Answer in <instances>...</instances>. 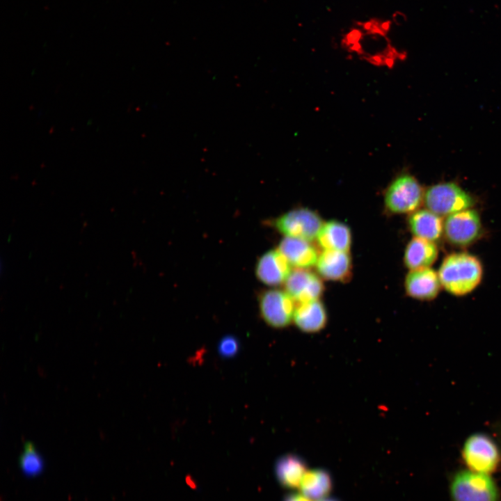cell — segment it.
Segmentation results:
<instances>
[{"label":"cell","instance_id":"5bb4252c","mask_svg":"<svg viewBox=\"0 0 501 501\" xmlns=\"http://www.w3.org/2000/svg\"><path fill=\"white\" fill-rule=\"evenodd\" d=\"M408 225L415 237L432 242L439 240L444 232L440 216L425 209H418L408 215Z\"/></svg>","mask_w":501,"mask_h":501},{"label":"cell","instance_id":"30bf717a","mask_svg":"<svg viewBox=\"0 0 501 501\" xmlns=\"http://www.w3.org/2000/svg\"><path fill=\"white\" fill-rule=\"evenodd\" d=\"M318 275L327 280L345 283L352 274V262L349 252L324 250L315 264Z\"/></svg>","mask_w":501,"mask_h":501},{"label":"cell","instance_id":"d6986e66","mask_svg":"<svg viewBox=\"0 0 501 501\" xmlns=\"http://www.w3.org/2000/svg\"><path fill=\"white\" fill-rule=\"evenodd\" d=\"M331 488V477L323 469L307 470L299 485L301 493L316 501L326 498Z\"/></svg>","mask_w":501,"mask_h":501},{"label":"cell","instance_id":"7a4b0ae2","mask_svg":"<svg viewBox=\"0 0 501 501\" xmlns=\"http://www.w3.org/2000/svg\"><path fill=\"white\" fill-rule=\"evenodd\" d=\"M424 191L418 180L408 173L394 178L384 192V205L390 214H411L424 201Z\"/></svg>","mask_w":501,"mask_h":501},{"label":"cell","instance_id":"9c48e42d","mask_svg":"<svg viewBox=\"0 0 501 501\" xmlns=\"http://www.w3.org/2000/svg\"><path fill=\"white\" fill-rule=\"evenodd\" d=\"M284 285L286 292L298 304L319 300L324 290L321 277L308 269H292Z\"/></svg>","mask_w":501,"mask_h":501},{"label":"cell","instance_id":"7402d4cb","mask_svg":"<svg viewBox=\"0 0 501 501\" xmlns=\"http://www.w3.org/2000/svg\"><path fill=\"white\" fill-rule=\"evenodd\" d=\"M284 501H313L303 493H292L287 495Z\"/></svg>","mask_w":501,"mask_h":501},{"label":"cell","instance_id":"4fadbf2b","mask_svg":"<svg viewBox=\"0 0 501 501\" xmlns=\"http://www.w3.org/2000/svg\"><path fill=\"white\" fill-rule=\"evenodd\" d=\"M292 267L309 269L315 266L319 254L310 241L285 237L277 248Z\"/></svg>","mask_w":501,"mask_h":501},{"label":"cell","instance_id":"ffe728a7","mask_svg":"<svg viewBox=\"0 0 501 501\" xmlns=\"http://www.w3.org/2000/svg\"><path fill=\"white\" fill-rule=\"evenodd\" d=\"M19 463L22 471L29 475L38 473L42 469V459L31 443L27 442L24 445Z\"/></svg>","mask_w":501,"mask_h":501},{"label":"cell","instance_id":"2e32d148","mask_svg":"<svg viewBox=\"0 0 501 501\" xmlns=\"http://www.w3.org/2000/svg\"><path fill=\"white\" fill-rule=\"evenodd\" d=\"M316 240L324 250L349 252L351 245V230L344 223L328 221L324 223Z\"/></svg>","mask_w":501,"mask_h":501},{"label":"cell","instance_id":"8fae6325","mask_svg":"<svg viewBox=\"0 0 501 501\" xmlns=\"http://www.w3.org/2000/svg\"><path fill=\"white\" fill-rule=\"evenodd\" d=\"M292 266L278 250H270L257 260L255 269L257 278L269 286L285 283L292 271Z\"/></svg>","mask_w":501,"mask_h":501},{"label":"cell","instance_id":"e0dca14e","mask_svg":"<svg viewBox=\"0 0 501 501\" xmlns=\"http://www.w3.org/2000/svg\"><path fill=\"white\" fill-rule=\"evenodd\" d=\"M438 255V250L434 242L414 237L406 246L404 262L410 270L429 268L437 260Z\"/></svg>","mask_w":501,"mask_h":501},{"label":"cell","instance_id":"6da1fadb","mask_svg":"<svg viewBox=\"0 0 501 501\" xmlns=\"http://www.w3.org/2000/svg\"><path fill=\"white\" fill-rule=\"evenodd\" d=\"M438 274L441 285L447 292L454 296H463L479 285L482 279L483 267L476 256L467 253H454L444 258Z\"/></svg>","mask_w":501,"mask_h":501},{"label":"cell","instance_id":"ba28073f","mask_svg":"<svg viewBox=\"0 0 501 501\" xmlns=\"http://www.w3.org/2000/svg\"><path fill=\"white\" fill-rule=\"evenodd\" d=\"M482 231V223L477 211L461 210L447 216L444 222V233L450 243L466 246L477 240Z\"/></svg>","mask_w":501,"mask_h":501},{"label":"cell","instance_id":"3957f363","mask_svg":"<svg viewBox=\"0 0 501 501\" xmlns=\"http://www.w3.org/2000/svg\"><path fill=\"white\" fill-rule=\"evenodd\" d=\"M450 495L452 501H499L497 486L489 475L470 470L453 477Z\"/></svg>","mask_w":501,"mask_h":501},{"label":"cell","instance_id":"9a60e30c","mask_svg":"<svg viewBox=\"0 0 501 501\" xmlns=\"http://www.w3.org/2000/svg\"><path fill=\"white\" fill-rule=\"evenodd\" d=\"M293 321L303 332H319L327 323L326 308L319 299L299 303L295 308Z\"/></svg>","mask_w":501,"mask_h":501},{"label":"cell","instance_id":"44dd1931","mask_svg":"<svg viewBox=\"0 0 501 501\" xmlns=\"http://www.w3.org/2000/svg\"><path fill=\"white\" fill-rule=\"evenodd\" d=\"M239 349L238 340L233 336H226L219 342L218 351L219 354L225 358L235 356Z\"/></svg>","mask_w":501,"mask_h":501},{"label":"cell","instance_id":"603a6c76","mask_svg":"<svg viewBox=\"0 0 501 501\" xmlns=\"http://www.w3.org/2000/svg\"><path fill=\"white\" fill-rule=\"evenodd\" d=\"M317 501H337V500H335V499H333V498H328L326 497V498H324L318 500H317Z\"/></svg>","mask_w":501,"mask_h":501},{"label":"cell","instance_id":"ac0fdd59","mask_svg":"<svg viewBox=\"0 0 501 501\" xmlns=\"http://www.w3.org/2000/svg\"><path fill=\"white\" fill-rule=\"evenodd\" d=\"M275 472L281 485L285 488H295L299 487L307 469L301 458L289 454L278 459L275 466Z\"/></svg>","mask_w":501,"mask_h":501},{"label":"cell","instance_id":"277c9868","mask_svg":"<svg viewBox=\"0 0 501 501\" xmlns=\"http://www.w3.org/2000/svg\"><path fill=\"white\" fill-rule=\"evenodd\" d=\"M426 208L439 216L470 209L475 202L473 198L453 182L439 183L429 186L424 194Z\"/></svg>","mask_w":501,"mask_h":501},{"label":"cell","instance_id":"7c38bea8","mask_svg":"<svg viewBox=\"0 0 501 501\" xmlns=\"http://www.w3.org/2000/svg\"><path fill=\"white\" fill-rule=\"evenodd\" d=\"M441 286L438 274L430 268L410 270L404 281L407 295L420 301L435 299Z\"/></svg>","mask_w":501,"mask_h":501},{"label":"cell","instance_id":"5b68a950","mask_svg":"<svg viewBox=\"0 0 501 501\" xmlns=\"http://www.w3.org/2000/svg\"><path fill=\"white\" fill-rule=\"evenodd\" d=\"M319 214L307 207H297L279 216L273 227L285 237L312 241L317 239L324 224Z\"/></svg>","mask_w":501,"mask_h":501},{"label":"cell","instance_id":"52a82bcc","mask_svg":"<svg viewBox=\"0 0 501 501\" xmlns=\"http://www.w3.org/2000/svg\"><path fill=\"white\" fill-rule=\"evenodd\" d=\"M258 301L261 317L270 326L282 328L292 321L295 301L285 290H264L260 294Z\"/></svg>","mask_w":501,"mask_h":501},{"label":"cell","instance_id":"8992f818","mask_svg":"<svg viewBox=\"0 0 501 501\" xmlns=\"http://www.w3.org/2000/svg\"><path fill=\"white\" fill-rule=\"evenodd\" d=\"M462 457L468 470L489 475L500 462V452L495 443L482 433L470 435L462 448Z\"/></svg>","mask_w":501,"mask_h":501}]
</instances>
